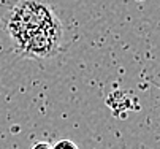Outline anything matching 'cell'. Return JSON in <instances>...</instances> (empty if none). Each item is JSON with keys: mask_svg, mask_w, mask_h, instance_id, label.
<instances>
[{"mask_svg": "<svg viewBox=\"0 0 160 149\" xmlns=\"http://www.w3.org/2000/svg\"><path fill=\"white\" fill-rule=\"evenodd\" d=\"M57 16L54 10L40 0H21V2H18L10 13L7 24L14 48L19 51L37 29L51 22Z\"/></svg>", "mask_w": 160, "mask_h": 149, "instance_id": "obj_1", "label": "cell"}, {"mask_svg": "<svg viewBox=\"0 0 160 149\" xmlns=\"http://www.w3.org/2000/svg\"><path fill=\"white\" fill-rule=\"evenodd\" d=\"M62 24L59 17L37 29L18 52L29 59H51L54 57L62 43Z\"/></svg>", "mask_w": 160, "mask_h": 149, "instance_id": "obj_2", "label": "cell"}, {"mask_svg": "<svg viewBox=\"0 0 160 149\" xmlns=\"http://www.w3.org/2000/svg\"><path fill=\"white\" fill-rule=\"evenodd\" d=\"M52 149H79V147L72 140H60L52 146Z\"/></svg>", "mask_w": 160, "mask_h": 149, "instance_id": "obj_3", "label": "cell"}, {"mask_svg": "<svg viewBox=\"0 0 160 149\" xmlns=\"http://www.w3.org/2000/svg\"><path fill=\"white\" fill-rule=\"evenodd\" d=\"M32 149H52V146L46 141H40V143H35L32 146Z\"/></svg>", "mask_w": 160, "mask_h": 149, "instance_id": "obj_4", "label": "cell"}]
</instances>
